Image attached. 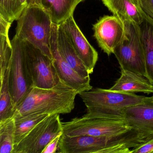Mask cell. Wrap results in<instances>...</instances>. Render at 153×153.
I'll return each mask as SVG.
<instances>
[{"instance_id": "6", "label": "cell", "mask_w": 153, "mask_h": 153, "mask_svg": "<svg viewBox=\"0 0 153 153\" xmlns=\"http://www.w3.org/2000/svg\"><path fill=\"white\" fill-rule=\"evenodd\" d=\"M124 36L114 54L121 69L132 71L146 78V69L139 25L123 21Z\"/></svg>"}, {"instance_id": "26", "label": "cell", "mask_w": 153, "mask_h": 153, "mask_svg": "<svg viewBox=\"0 0 153 153\" xmlns=\"http://www.w3.org/2000/svg\"><path fill=\"white\" fill-rule=\"evenodd\" d=\"M61 135H59L56 137L48 145L45 147L43 150L42 153H57L59 148V142Z\"/></svg>"}, {"instance_id": "18", "label": "cell", "mask_w": 153, "mask_h": 153, "mask_svg": "<svg viewBox=\"0 0 153 153\" xmlns=\"http://www.w3.org/2000/svg\"><path fill=\"white\" fill-rule=\"evenodd\" d=\"M146 69V78L153 85V19L144 13L139 25Z\"/></svg>"}, {"instance_id": "1", "label": "cell", "mask_w": 153, "mask_h": 153, "mask_svg": "<svg viewBox=\"0 0 153 153\" xmlns=\"http://www.w3.org/2000/svg\"><path fill=\"white\" fill-rule=\"evenodd\" d=\"M77 92L61 80L49 88L32 87L17 106L13 117L22 118L32 114H66L75 106Z\"/></svg>"}, {"instance_id": "21", "label": "cell", "mask_w": 153, "mask_h": 153, "mask_svg": "<svg viewBox=\"0 0 153 153\" xmlns=\"http://www.w3.org/2000/svg\"><path fill=\"white\" fill-rule=\"evenodd\" d=\"M49 114H32L15 119V147L18 145L36 125L44 120Z\"/></svg>"}, {"instance_id": "25", "label": "cell", "mask_w": 153, "mask_h": 153, "mask_svg": "<svg viewBox=\"0 0 153 153\" xmlns=\"http://www.w3.org/2000/svg\"><path fill=\"white\" fill-rule=\"evenodd\" d=\"M142 10L153 19V0H138Z\"/></svg>"}, {"instance_id": "24", "label": "cell", "mask_w": 153, "mask_h": 153, "mask_svg": "<svg viewBox=\"0 0 153 153\" xmlns=\"http://www.w3.org/2000/svg\"><path fill=\"white\" fill-rule=\"evenodd\" d=\"M153 153V137L139 146L131 149V153Z\"/></svg>"}, {"instance_id": "16", "label": "cell", "mask_w": 153, "mask_h": 153, "mask_svg": "<svg viewBox=\"0 0 153 153\" xmlns=\"http://www.w3.org/2000/svg\"><path fill=\"white\" fill-rule=\"evenodd\" d=\"M57 42L61 54L70 66L81 76L90 77V74L85 64L79 57L60 25H58Z\"/></svg>"}, {"instance_id": "4", "label": "cell", "mask_w": 153, "mask_h": 153, "mask_svg": "<svg viewBox=\"0 0 153 153\" xmlns=\"http://www.w3.org/2000/svg\"><path fill=\"white\" fill-rule=\"evenodd\" d=\"M16 37L27 42L52 60L50 48L52 21L41 6L28 5L17 19Z\"/></svg>"}, {"instance_id": "28", "label": "cell", "mask_w": 153, "mask_h": 153, "mask_svg": "<svg viewBox=\"0 0 153 153\" xmlns=\"http://www.w3.org/2000/svg\"><path fill=\"white\" fill-rule=\"evenodd\" d=\"M37 5L42 7L41 0H28V5Z\"/></svg>"}, {"instance_id": "17", "label": "cell", "mask_w": 153, "mask_h": 153, "mask_svg": "<svg viewBox=\"0 0 153 153\" xmlns=\"http://www.w3.org/2000/svg\"><path fill=\"white\" fill-rule=\"evenodd\" d=\"M81 0H41L42 7L51 17L52 23L59 25L73 15Z\"/></svg>"}, {"instance_id": "9", "label": "cell", "mask_w": 153, "mask_h": 153, "mask_svg": "<svg viewBox=\"0 0 153 153\" xmlns=\"http://www.w3.org/2000/svg\"><path fill=\"white\" fill-rule=\"evenodd\" d=\"M11 42L13 51L10 63V84L12 102L16 110L31 87L26 68L23 42L14 36Z\"/></svg>"}, {"instance_id": "23", "label": "cell", "mask_w": 153, "mask_h": 153, "mask_svg": "<svg viewBox=\"0 0 153 153\" xmlns=\"http://www.w3.org/2000/svg\"><path fill=\"white\" fill-rule=\"evenodd\" d=\"M17 0H0V17L10 23L15 20V10Z\"/></svg>"}, {"instance_id": "15", "label": "cell", "mask_w": 153, "mask_h": 153, "mask_svg": "<svg viewBox=\"0 0 153 153\" xmlns=\"http://www.w3.org/2000/svg\"><path fill=\"white\" fill-rule=\"evenodd\" d=\"M109 89L128 93L153 94V85L146 78L123 69H121L120 76Z\"/></svg>"}, {"instance_id": "29", "label": "cell", "mask_w": 153, "mask_h": 153, "mask_svg": "<svg viewBox=\"0 0 153 153\" xmlns=\"http://www.w3.org/2000/svg\"><path fill=\"white\" fill-rule=\"evenodd\" d=\"M81 1H84V0H81Z\"/></svg>"}, {"instance_id": "5", "label": "cell", "mask_w": 153, "mask_h": 153, "mask_svg": "<svg viewBox=\"0 0 153 153\" xmlns=\"http://www.w3.org/2000/svg\"><path fill=\"white\" fill-rule=\"evenodd\" d=\"M133 129L124 119L92 116L86 114L80 118L62 123V135L69 137L81 135L114 137Z\"/></svg>"}, {"instance_id": "10", "label": "cell", "mask_w": 153, "mask_h": 153, "mask_svg": "<svg viewBox=\"0 0 153 153\" xmlns=\"http://www.w3.org/2000/svg\"><path fill=\"white\" fill-rule=\"evenodd\" d=\"M58 25L52 23L50 39V48L52 55V63L59 80L70 87L78 94L93 88L90 78H85L79 75L66 61L58 48L57 31Z\"/></svg>"}, {"instance_id": "7", "label": "cell", "mask_w": 153, "mask_h": 153, "mask_svg": "<svg viewBox=\"0 0 153 153\" xmlns=\"http://www.w3.org/2000/svg\"><path fill=\"white\" fill-rule=\"evenodd\" d=\"M25 63L32 87L49 88L59 81L52 60L27 42H23Z\"/></svg>"}, {"instance_id": "22", "label": "cell", "mask_w": 153, "mask_h": 153, "mask_svg": "<svg viewBox=\"0 0 153 153\" xmlns=\"http://www.w3.org/2000/svg\"><path fill=\"white\" fill-rule=\"evenodd\" d=\"M15 120L0 121V153H13L15 148Z\"/></svg>"}, {"instance_id": "19", "label": "cell", "mask_w": 153, "mask_h": 153, "mask_svg": "<svg viewBox=\"0 0 153 153\" xmlns=\"http://www.w3.org/2000/svg\"><path fill=\"white\" fill-rule=\"evenodd\" d=\"M12 23L0 17V79L5 75L11 61L12 44L9 37V31Z\"/></svg>"}, {"instance_id": "2", "label": "cell", "mask_w": 153, "mask_h": 153, "mask_svg": "<svg viewBox=\"0 0 153 153\" xmlns=\"http://www.w3.org/2000/svg\"><path fill=\"white\" fill-rule=\"evenodd\" d=\"M146 134L137 129L114 137L62 135L58 153H131V149L144 143Z\"/></svg>"}, {"instance_id": "12", "label": "cell", "mask_w": 153, "mask_h": 153, "mask_svg": "<svg viewBox=\"0 0 153 153\" xmlns=\"http://www.w3.org/2000/svg\"><path fill=\"white\" fill-rule=\"evenodd\" d=\"M60 25L88 73L92 74L98 60L97 51L88 42L78 26L73 15Z\"/></svg>"}, {"instance_id": "20", "label": "cell", "mask_w": 153, "mask_h": 153, "mask_svg": "<svg viewBox=\"0 0 153 153\" xmlns=\"http://www.w3.org/2000/svg\"><path fill=\"white\" fill-rule=\"evenodd\" d=\"M10 64L3 77L1 79L0 88V121L12 117L15 109L10 94Z\"/></svg>"}, {"instance_id": "30", "label": "cell", "mask_w": 153, "mask_h": 153, "mask_svg": "<svg viewBox=\"0 0 153 153\" xmlns=\"http://www.w3.org/2000/svg\"></svg>"}, {"instance_id": "8", "label": "cell", "mask_w": 153, "mask_h": 153, "mask_svg": "<svg viewBox=\"0 0 153 153\" xmlns=\"http://www.w3.org/2000/svg\"><path fill=\"white\" fill-rule=\"evenodd\" d=\"M62 132L59 114H50L15 147L13 153H42L48 144Z\"/></svg>"}, {"instance_id": "11", "label": "cell", "mask_w": 153, "mask_h": 153, "mask_svg": "<svg viewBox=\"0 0 153 153\" xmlns=\"http://www.w3.org/2000/svg\"><path fill=\"white\" fill-rule=\"evenodd\" d=\"M93 29L99 47L108 56L114 54L124 36L123 21L114 15L104 16L93 25Z\"/></svg>"}, {"instance_id": "27", "label": "cell", "mask_w": 153, "mask_h": 153, "mask_svg": "<svg viewBox=\"0 0 153 153\" xmlns=\"http://www.w3.org/2000/svg\"><path fill=\"white\" fill-rule=\"evenodd\" d=\"M28 6V0H17L15 10V20H17Z\"/></svg>"}, {"instance_id": "3", "label": "cell", "mask_w": 153, "mask_h": 153, "mask_svg": "<svg viewBox=\"0 0 153 153\" xmlns=\"http://www.w3.org/2000/svg\"><path fill=\"white\" fill-rule=\"evenodd\" d=\"M87 108L86 114L124 119L126 107L143 102L149 97L110 89L92 88L79 94Z\"/></svg>"}, {"instance_id": "14", "label": "cell", "mask_w": 153, "mask_h": 153, "mask_svg": "<svg viewBox=\"0 0 153 153\" xmlns=\"http://www.w3.org/2000/svg\"><path fill=\"white\" fill-rule=\"evenodd\" d=\"M105 6L123 21L136 25L142 23L145 12L140 6L138 0H102Z\"/></svg>"}, {"instance_id": "13", "label": "cell", "mask_w": 153, "mask_h": 153, "mask_svg": "<svg viewBox=\"0 0 153 153\" xmlns=\"http://www.w3.org/2000/svg\"><path fill=\"white\" fill-rule=\"evenodd\" d=\"M124 119L133 129L153 133V98L149 97L143 102L126 107Z\"/></svg>"}]
</instances>
